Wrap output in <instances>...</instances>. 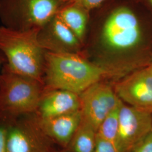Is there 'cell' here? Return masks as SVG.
Masks as SVG:
<instances>
[{
  "label": "cell",
  "instance_id": "obj_1",
  "mask_svg": "<svg viewBox=\"0 0 152 152\" xmlns=\"http://www.w3.org/2000/svg\"><path fill=\"white\" fill-rule=\"evenodd\" d=\"M105 74L104 69L73 52H46L45 90H65L80 95L100 81Z\"/></svg>",
  "mask_w": 152,
  "mask_h": 152
},
{
  "label": "cell",
  "instance_id": "obj_2",
  "mask_svg": "<svg viewBox=\"0 0 152 152\" xmlns=\"http://www.w3.org/2000/svg\"><path fill=\"white\" fill-rule=\"evenodd\" d=\"M39 29L19 31L0 26V51L11 71L44 83L46 51L38 42Z\"/></svg>",
  "mask_w": 152,
  "mask_h": 152
},
{
  "label": "cell",
  "instance_id": "obj_3",
  "mask_svg": "<svg viewBox=\"0 0 152 152\" xmlns=\"http://www.w3.org/2000/svg\"><path fill=\"white\" fill-rule=\"evenodd\" d=\"M44 91L43 82L16 73L6 63L0 73V114L14 117L36 113Z\"/></svg>",
  "mask_w": 152,
  "mask_h": 152
},
{
  "label": "cell",
  "instance_id": "obj_4",
  "mask_svg": "<svg viewBox=\"0 0 152 152\" xmlns=\"http://www.w3.org/2000/svg\"><path fill=\"white\" fill-rule=\"evenodd\" d=\"M63 5V0H1L0 22L15 30L40 29Z\"/></svg>",
  "mask_w": 152,
  "mask_h": 152
},
{
  "label": "cell",
  "instance_id": "obj_5",
  "mask_svg": "<svg viewBox=\"0 0 152 152\" xmlns=\"http://www.w3.org/2000/svg\"><path fill=\"white\" fill-rule=\"evenodd\" d=\"M102 40L109 49L124 51L140 44L142 33L139 20L134 11L120 7L112 11L104 24Z\"/></svg>",
  "mask_w": 152,
  "mask_h": 152
},
{
  "label": "cell",
  "instance_id": "obj_6",
  "mask_svg": "<svg viewBox=\"0 0 152 152\" xmlns=\"http://www.w3.org/2000/svg\"><path fill=\"white\" fill-rule=\"evenodd\" d=\"M152 131V112L122 102L119 113L118 152H131Z\"/></svg>",
  "mask_w": 152,
  "mask_h": 152
},
{
  "label": "cell",
  "instance_id": "obj_7",
  "mask_svg": "<svg viewBox=\"0 0 152 152\" xmlns=\"http://www.w3.org/2000/svg\"><path fill=\"white\" fill-rule=\"evenodd\" d=\"M82 118L98 131L104 120L122 100L108 85L95 83L80 94Z\"/></svg>",
  "mask_w": 152,
  "mask_h": 152
},
{
  "label": "cell",
  "instance_id": "obj_8",
  "mask_svg": "<svg viewBox=\"0 0 152 152\" xmlns=\"http://www.w3.org/2000/svg\"><path fill=\"white\" fill-rule=\"evenodd\" d=\"M48 139L36 115L31 114L9 129L7 152H50Z\"/></svg>",
  "mask_w": 152,
  "mask_h": 152
},
{
  "label": "cell",
  "instance_id": "obj_9",
  "mask_svg": "<svg viewBox=\"0 0 152 152\" xmlns=\"http://www.w3.org/2000/svg\"><path fill=\"white\" fill-rule=\"evenodd\" d=\"M115 92L128 105L152 112V72L149 68L138 71L118 82Z\"/></svg>",
  "mask_w": 152,
  "mask_h": 152
},
{
  "label": "cell",
  "instance_id": "obj_10",
  "mask_svg": "<svg viewBox=\"0 0 152 152\" xmlns=\"http://www.w3.org/2000/svg\"><path fill=\"white\" fill-rule=\"evenodd\" d=\"M38 42L48 52H72L77 48L80 40L57 14L38 32Z\"/></svg>",
  "mask_w": 152,
  "mask_h": 152
},
{
  "label": "cell",
  "instance_id": "obj_11",
  "mask_svg": "<svg viewBox=\"0 0 152 152\" xmlns=\"http://www.w3.org/2000/svg\"><path fill=\"white\" fill-rule=\"evenodd\" d=\"M81 109L80 95L65 90H45L34 114L42 119L75 112Z\"/></svg>",
  "mask_w": 152,
  "mask_h": 152
},
{
  "label": "cell",
  "instance_id": "obj_12",
  "mask_svg": "<svg viewBox=\"0 0 152 152\" xmlns=\"http://www.w3.org/2000/svg\"><path fill=\"white\" fill-rule=\"evenodd\" d=\"M36 116L45 134L64 147L71 143L82 120L81 110L46 119Z\"/></svg>",
  "mask_w": 152,
  "mask_h": 152
},
{
  "label": "cell",
  "instance_id": "obj_13",
  "mask_svg": "<svg viewBox=\"0 0 152 152\" xmlns=\"http://www.w3.org/2000/svg\"><path fill=\"white\" fill-rule=\"evenodd\" d=\"M86 10L73 4H64L56 14L75 34L80 41L83 38L86 26Z\"/></svg>",
  "mask_w": 152,
  "mask_h": 152
},
{
  "label": "cell",
  "instance_id": "obj_14",
  "mask_svg": "<svg viewBox=\"0 0 152 152\" xmlns=\"http://www.w3.org/2000/svg\"><path fill=\"white\" fill-rule=\"evenodd\" d=\"M97 131L82 118L71 141L74 152H94Z\"/></svg>",
  "mask_w": 152,
  "mask_h": 152
},
{
  "label": "cell",
  "instance_id": "obj_15",
  "mask_svg": "<svg viewBox=\"0 0 152 152\" xmlns=\"http://www.w3.org/2000/svg\"><path fill=\"white\" fill-rule=\"evenodd\" d=\"M113 109L100 125L97 135L114 145L117 151V137L119 127V113L121 105ZM118 152V151H117Z\"/></svg>",
  "mask_w": 152,
  "mask_h": 152
},
{
  "label": "cell",
  "instance_id": "obj_16",
  "mask_svg": "<svg viewBox=\"0 0 152 152\" xmlns=\"http://www.w3.org/2000/svg\"><path fill=\"white\" fill-rule=\"evenodd\" d=\"M105 0H63L64 4H73L81 7L86 11L100 5Z\"/></svg>",
  "mask_w": 152,
  "mask_h": 152
},
{
  "label": "cell",
  "instance_id": "obj_17",
  "mask_svg": "<svg viewBox=\"0 0 152 152\" xmlns=\"http://www.w3.org/2000/svg\"><path fill=\"white\" fill-rule=\"evenodd\" d=\"M94 152H117V151L110 142L97 135Z\"/></svg>",
  "mask_w": 152,
  "mask_h": 152
},
{
  "label": "cell",
  "instance_id": "obj_18",
  "mask_svg": "<svg viewBox=\"0 0 152 152\" xmlns=\"http://www.w3.org/2000/svg\"><path fill=\"white\" fill-rule=\"evenodd\" d=\"M131 152H152V131L139 142Z\"/></svg>",
  "mask_w": 152,
  "mask_h": 152
},
{
  "label": "cell",
  "instance_id": "obj_19",
  "mask_svg": "<svg viewBox=\"0 0 152 152\" xmlns=\"http://www.w3.org/2000/svg\"><path fill=\"white\" fill-rule=\"evenodd\" d=\"M9 129L0 126V152H7V136Z\"/></svg>",
  "mask_w": 152,
  "mask_h": 152
},
{
  "label": "cell",
  "instance_id": "obj_20",
  "mask_svg": "<svg viewBox=\"0 0 152 152\" xmlns=\"http://www.w3.org/2000/svg\"><path fill=\"white\" fill-rule=\"evenodd\" d=\"M6 62H7V60H6L5 55L3 54L2 53H1L0 51V73H1V71L3 66L6 63Z\"/></svg>",
  "mask_w": 152,
  "mask_h": 152
},
{
  "label": "cell",
  "instance_id": "obj_21",
  "mask_svg": "<svg viewBox=\"0 0 152 152\" xmlns=\"http://www.w3.org/2000/svg\"><path fill=\"white\" fill-rule=\"evenodd\" d=\"M149 69L151 70V72H152V65H151V66L149 68Z\"/></svg>",
  "mask_w": 152,
  "mask_h": 152
},
{
  "label": "cell",
  "instance_id": "obj_22",
  "mask_svg": "<svg viewBox=\"0 0 152 152\" xmlns=\"http://www.w3.org/2000/svg\"><path fill=\"white\" fill-rule=\"evenodd\" d=\"M149 1H150V2H151V4H152V0H149Z\"/></svg>",
  "mask_w": 152,
  "mask_h": 152
},
{
  "label": "cell",
  "instance_id": "obj_23",
  "mask_svg": "<svg viewBox=\"0 0 152 152\" xmlns=\"http://www.w3.org/2000/svg\"><path fill=\"white\" fill-rule=\"evenodd\" d=\"M0 1H1V0H0Z\"/></svg>",
  "mask_w": 152,
  "mask_h": 152
}]
</instances>
